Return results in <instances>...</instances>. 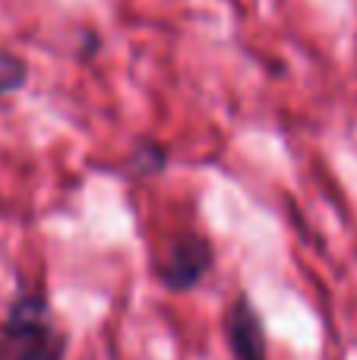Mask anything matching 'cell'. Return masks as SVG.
Here are the masks:
<instances>
[{
    "label": "cell",
    "instance_id": "cell-6",
    "mask_svg": "<svg viewBox=\"0 0 357 360\" xmlns=\"http://www.w3.org/2000/svg\"><path fill=\"white\" fill-rule=\"evenodd\" d=\"M82 57H95L101 51V38H98V32H92V29H86L82 32Z\"/></svg>",
    "mask_w": 357,
    "mask_h": 360
},
{
    "label": "cell",
    "instance_id": "cell-2",
    "mask_svg": "<svg viewBox=\"0 0 357 360\" xmlns=\"http://www.w3.org/2000/svg\"><path fill=\"white\" fill-rule=\"evenodd\" d=\"M215 266V247L196 231H181L171 240L164 259L158 262V281L168 291H193Z\"/></svg>",
    "mask_w": 357,
    "mask_h": 360
},
{
    "label": "cell",
    "instance_id": "cell-1",
    "mask_svg": "<svg viewBox=\"0 0 357 360\" xmlns=\"http://www.w3.org/2000/svg\"><path fill=\"white\" fill-rule=\"evenodd\" d=\"M67 335L54 310L35 291H19L0 323V360H63Z\"/></svg>",
    "mask_w": 357,
    "mask_h": 360
},
{
    "label": "cell",
    "instance_id": "cell-5",
    "mask_svg": "<svg viewBox=\"0 0 357 360\" xmlns=\"http://www.w3.org/2000/svg\"><path fill=\"white\" fill-rule=\"evenodd\" d=\"M25 82H29V63L16 51L0 48V95L19 92Z\"/></svg>",
    "mask_w": 357,
    "mask_h": 360
},
{
    "label": "cell",
    "instance_id": "cell-4",
    "mask_svg": "<svg viewBox=\"0 0 357 360\" xmlns=\"http://www.w3.org/2000/svg\"><path fill=\"white\" fill-rule=\"evenodd\" d=\"M168 162H171V155H168V149H164L158 139H139V143L133 146V152H130V171L136 177L162 174V171L168 168Z\"/></svg>",
    "mask_w": 357,
    "mask_h": 360
},
{
    "label": "cell",
    "instance_id": "cell-3",
    "mask_svg": "<svg viewBox=\"0 0 357 360\" xmlns=\"http://www.w3.org/2000/svg\"><path fill=\"white\" fill-rule=\"evenodd\" d=\"M225 332H228V345H231L234 360H269L263 316L257 313V307L250 304L247 294H238L234 304L228 307Z\"/></svg>",
    "mask_w": 357,
    "mask_h": 360
}]
</instances>
